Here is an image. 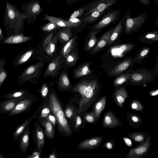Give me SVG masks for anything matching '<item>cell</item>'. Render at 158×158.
Here are the masks:
<instances>
[{
    "instance_id": "obj_1",
    "label": "cell",
    "mask_w": 158,
    "mask_h": 158,
    "mask_svg": "<svg viewBox=\"0 0 158 158\" xmlns=\"http://www.w3.org/2000/svg\"><path fill=\"white\" fill-rule=\"evenodd\" d=\"M98 88L96 80H83L74 85L73 91L78 93L81 96L77 114L85 111L90 106L95 99Z\"/></svg>"
},
{
    "instance_id": "obj_2",
    "label": "cell",
    "mask_w": 158,
    "mask_h": 158,
    "mask_svg": "<svg viewBox=\"0 0 158 158\" xmlns=\"http://www.w3.org/2000/svg\"><path fill=\"white\" fill-rule=\"evenodd\" d=\"M56 120L58 129L61 134L66 137L72 136L73 132L67 119L60 102L55 93L50 94L48 103Z\"/></svg>"
},
{
    "instance_id": "obj_3",
    "label": "cell",
    "mask_w": 158,
    "mask_h": 158,
    "mask_svg": "<svg viewBox=\"0 0 158 158\" xmlns=\"http://www.w3.org/2000/svg\"><path fill=\"white\" fill-rule=\"evenodd\" d=\"M6 14L4 22L5 24L8 25L10 24V27H14L15 22L16 29L19 30L22 27L24 19H31L30 17L22 14L9 2H6Z\"/></svg>"
},
{
    "instance_id": "obj_4",
    "label": "cell",
    "mask_w": 158,
    "mask_h": 158,
    "mask_svg": "<svg viewBox=\"0 0 158 158\" xmlns=\"http://www.w3.org/2000/svg\"><path fill=\"white\" fill-rule=\"evenodd\" d=\"M131 9L129 8L125 14V34H130L137 31L146 21L148 17L146 12L142 13L136 17H131Z\"/></svg>"
},
{
    "instance_id": "obj_5",
    "label": "cell",
    "mask_w": 158,
    "mask_h": 158,
    "mask_svg": "<svg viewBox=\"0 0 158 158\" xmlns=\"http://www.w3.org/2000/svg\"><path fill=\"white\" fill-rule=\"evenodd\" d=\"M45 62L41 60L35 64L30 65L27 67L18 79L17 82L23 84L27 82L32 83L38 78Z\"/></svg>"
},
{
    "instance_id": "obj_6",
    "label": "cell",
    "mask_w": 158,
    "mask_h": 158,
    "mask_svg": "<svg viewBox=\"0 0 158 158\" xmlns=\"http://www.w3.org/2000/svg\"><path fill=\"white\" fill-rule=\"evenodd\" d=\"M120 14L121 12L119 10H110L95 24L86 27L91 30L102 29L110 24H114L117 22L120 18Z\"/></svg>"
},
{
    "instance_id": "obj_7",
    "label": "cell",
    "mask_w": 158,
    "mask_h": 158,
    "mask_svg": "<svg viewBox=\"0 0 158 158\" xmlns=\"http://www.w3.org/2000/svg\"><path fill=\"white\" fill-rule=\"evenodd\" d=\"M35 101V98L30 93L19 101L14 108L8 113V116H13L27 112Z\"/></svg>"
},
{
    "instance_id": "obj_8",
    "label": "cell",
    "mask_w": 158,
    "mask_h": 158,
    "mask_svg": "<svg viewBox=\"0 0 158 158\" xmlns=\"http://www.w3.org/2000/svg\"><path fill=\"white\" fill-rule=\"evenodd\" d=\"M151 136L148 135L144 142L131 148L126 155L127 158H139L144 156L148 151L151 145Z\"/></svg>"
},
{
    "instance_id": "obj_9",
    "label": "cell",
    "mask_w": 158,
    "mask_h": 158,
    "mask_svg": "<svg viewBox=\"0 0 158 158\" xmlns=\"http://www.w3.org/2000/svg\"><path fill=\"white\" fill-rule=\"evenodd\" d=\"M117 0H95L89 3L88 8L84 13L85 16L94 11L101 12L108 7L115 3Z\"/></svg>"
},
{
    "instance_id": "obj_10",
    "label": "cell",
    "mask_w": 158,
    "mask_h": 158,
    "mask_svg": "<svg viewBox=\"0 0 158 158\" xmlns=\"http://www.w3.org/2000/svg\"><path fill=\"white\" fill-rule=\"evenodd\" d=\"M63 59L60 55H59L53 59L48 63L44 72V76L45 78L50 76L52 77L57 75L61 68Z\"/></svg>"
},
{
    "instance_id": "obj_11",
    "label": "cell",
    "mask_w": 158,
    "mask_h": 158,
    "mask_svg": "<svg viewBox=\"0 0 158 158\" xmlns=\"http://www.w3.org/2000/svg\"><path fill=\"white\" fill-rule=\"evenodd\" d=\"M24 8L25 15L30 17L33 21L43 10L38 0H32L27 3Z\"/></svg>"
},
{
    "instance_id": "obj_12",
    "label": "cell",
    "mask_w": 158,
    "mask_h": 158,
    "mask_svg": "<svg viewBox=\"0 0 158 158\" xmlns=\"http://www.w3.org/2000/svg\"><path fill=\"white\" fill-rule=\"evenodd\" d=\"M33 132V140L36 145V150L41 155L44 143V134L36 121H35V129Z\"/></svg>"
},
{
    "instance_id": "obj_13",
    "label": "cell",
    "mask_w": 158,
    "mask_h": 158,
    "mask_svg": "<svg viewBox=\"0 0 158 158\" xmlns=\"http://www.w3.org/2000/svg\"><path fill=\"white\" fill-rule=\"evenodd\" d=\"M123 124L111 110H108L103 116L102 125L104 128H114L120 126Z\"/></svg>"
},
{
    "instance_id": "obj_14",
    "label": "cell",
    "mask_w": 158,
    "mask_h": 158,
    "mask_svg": "<svg viewBox=\"0 0 158 158\" xmlns=\"http://www.w3.org/2000/svg\"><path fill=\"white\" fill-rule=\"evenodd\" d=\"M116 27L114 25L103 34L89 54L94 55L101 51L107 44L111 34Z\"/></svg>"
},
{
    "instance_id": "obj_15",
    "label": "cell",
    "mask_w": 158,
    "mask_h": 158,
    "mask_svg": "<svg viewBox=\"0 0 158 158\" xmlns=\"http://www.w3.org/2000/svg\"><path fill=\"white\" fill-rule=\"evenodd\" d=\"M103 140V138L101 136L85 139L78 143L77 148L79 150L90 149L95 148L100 146Z\"/></svg>"
},
{
    "instance_id": "obj_16",
    "label": "cell",
    "mask_w": 158,
    "mask_h": 158,
    "mask_svg": "<svg viewBox=\"0 0 158 158\" xmlns=\"http://www.w3.org/2000/svg\"><path fill=\"white\" fill-rule=\"evenodd\" d=\"M40 19L49 21L55 23L60 27H75L76 28H77L80 26L81 25L86 26L84 23L83 21L82 23H72L60 18L49 15L48 14L45 15L44 16V18Z\"/></svg>"
},
{
    "instance_id": "obj_17",
    "label": "cell",
    "mask_w": 158,
    "mask_h": 158,
    "mask_svg": "<svg viewBox=\"0 0 158 158\" xmlns=\"http://www.w3.org/2000/svg\"><path fill=\"white\" fill-rule=\"evenodd\" d=\"M34 52L35 50L33 49H29L23 51L14 58V66L17 67L27 63L32 57Z\"/></svg>"
},
{
    "instance_id": "obj_18",
    "label": "cell",
    "mask_w": 158,
    "mask_h": 158,
    "mask_svg": "<svg viewBox=\"0 0 158 158\" xmlns=\"http://www.w3.org/2000/svg\"><path fill=\"white\" fill-rule=\"evenodd\" d=\"M25 97L11 99H6V100L0 102V113L6 114L9 113L14 108L19 101Z\"/></svg>"
},
{
    "instance_id": "obj_19",
    "label": "cell",
    "mask_w": 158,
    "mask_h": 158,
    "mask_svg": "<svg viewBox=\"0 0 158 158\" xmlns=\"http://www.w3.org/2000/svg\"><path fill=\"white\" fill-rule=\"evenodd\" d=\"M152 78L151 75L143 71H139L132 73L131 77V82L139 84L149 82Z\"/></svg>"
},
{
    "instance_id": "obj_20",
    "label": "cell",
    "mask_w": 158,
    "mask_h": 158,
    "mask_svg": "<svg viewBox=\"0 0 158 158\" xmlns=\"http://www.w3.org/2000/svg\"><path fill=\"white\" fill-rule=\"evenodd\" d=\"M111 8L112 7L110 6L101 12L97 11H94L87 15L83 16L81 18V19L83 22L86 25L93 24L96 22Z\"/></svg>"
},
{
    "instance_id": "obj_21",
    "label": "cell",
    "mask_w": 158,
    "mask_h": 158,
    "mask_svg": "<svg viewBox=\"0 0 158 158\" xmlns=\"http://www.w3.org/2000/svg\"><path fill=\"white\" fill-rule=\"evenodd\" d=\"M32 117L29 116L20 125L17 127L12 134V138L15 141L19 140L26 129L29 126Z\"/></svg>"
},
{
    "instance_id": "obj_22",
    "label": "cell",
    "mask_w": 158,
    "mask_h": 158,
    "mask_svg": "<svg viewBox=\"0 0 158 158\" xmlns=\"http://www.w3.org/2000/svg\"><path fill=\"white\" fill-rule=\"evenodd\" d=\"M125 19L126 15L125 14L123 18L119 21L113 30L108 41L107 46L112 44L123 31L125 28Z\"/></svg>"
},
{
    "instance_id": "obj_23",
    "label": "cell",
    "mask_w": 158,
    "mask_h": 158,
    "mask_svg": "<svg viewBox=\"0 0 158 158\" xmlns=\"http://www.w3.org/2000/svg\"><path fill=\"white\" fill-rule=\"evenodd\" d=\"M31 39L29 37L24 35L23 34H18L9 36L3 40L1 41L0 44H16L23 43Z\"/></svg>"
},
{
    "instance_id": "obj_24",
    "label": "cell",
    "mask_w": 158,
    "mask_h": 158,
    "mask_svg": "<svg viewBox=\"0 0 158 158\" xmlns=\"http://www.w3.org/2000/svg\"><path fill=\"white\" fill-rule=\"evenodd\" d=\"M90 63L88 62L83 63L79 65L74 71V77L78 79L90 73L92 71L90 69Z\"/></svg>"
},
{
    "instance_id": "obj_25",
    "label": "cell",
    "mask_w": 158,
    "mask_h": 158,
    "mask_svg": "<svg viewBox=\"0 0 158 158\" xmlns=\"http://www.w3.org/2000/svg\"><path fill=\"white\" fill-rule=\"evenodd\" d=\"M30 135V128L29 126L19 139V146L23 154L25 153L29 146Z\"/></svg>"
},
{
    "instance_id": "obj_26",
    "label": "cell",
    "mask_w": 158,
    "mask_h": 158,
    "mask_svg": "<svg viewBox=\"0 0 158 158\" xmlns=\"http://www.w3.org/2000/svg\"><path fill=\"white\" fill-rule=\"evenodd\" d=\"M102 29L97 30H91L87 36V41L85 46V51H90L96 44L98 40L96 35L99 33Z\"/></svg>"
},
{
    "instance_id": "obj_27",
    "label": "cell",
    "mask_w": 158,
    "mask_h": 158,
    "mask_svg": "<svg viewBox=\"0 0 158 158\" xmlns=\"http://www.w3.org/2000/svg\"><path fill=\"white\" fill-rule=\"evenodd\" d=\"M128 97V93L125 88L121 87L119 88L117 90L114 94L116 103L118 106L123 108V104Z\"/></svg>"
},
{
    "instance_id": "obj_28",
    "label": "cell",
    "mask_w": 158,
    "mask_h": 158,
    "mask_svg": "<svg viewBox=\"0 0 158 158\" xmlns=\"http://www.w3.org/2000/svg\"><path fill=\"white\" fill-rule=\"evenodd\" d=\"M132 61L131 59L129 58L119 64L111 70L110 75L111 76H114L122 73L131 65Z\"/></svg>"
},
{
    "instance_id": "obj_29",
    "label": "cell",
    "mask_w": 158,
    "mask_h": 158,
    "mask_svg": "<svg viewBox=\"0 0 158 158\" xmlns=\"http://www.w3.org/2000/svg\"><path fill=\"white\" fill-rule=\"evenodd\" d=\"M77 39V36H75L64 45L60 52V55L62 57L66 58L73 51L75 46Z\"/></svg>"
},
{
    "instance_id": "obj_30",
    "label": "cell",
    "mask_w": 158,
    "mask_h": 158,
    "mask_svg": "<svg viewBox=\"0 0 158 158\" xmlns=\"http://www.w3.org/2000/svg\"><path fill=\"white\" fill-rule=\"evenodd\" d=\"M140 41L151 44L158 40V31L153 30L142 34L140 36Z\"/></svg>"
},
{
    "instance_id": "obj_31",
    "label": "cell",
    "mask_w": 158,
    "mask_h": 158,
    "mask_svg": "<svg viewBox=\"0 0 158 158\" xmlns=\"http://www.w3.org/2000/svg\"><path fill=\"white\" fill-rule=\"evenodd\" d=\"M40 122L44 128V133L47 138L50 139H53L55 136L54 130L51 122L46 118L42 120Z\"/></svg>"
},
{
    "instance_id": "obj_32",
    "label": "cell",
    "mask_w": 158,
    "mask_h": 158,
    "mask_svg": "<svg viewBox=\"0 0 158 158\" xmlns=\"http://www.w3.org/2000/svg\"><path fill=\"white\" fill-rule=\"evenodd\" d=\"M72 27H63L56 35L58 39L62 43L68 41L71 38L72 33Z\"/></svg>"
},
{
    "instance_id": "obj_33",
    "label": "cell",
    "mask_w": 158,
    "mask_h": 158,
    "mask_svg": "<svg viewBox=\"0 0 158 158\" xmlns=\"http://www.w3.org/2000/svg\"><path fill=\"white\" fill-rule=\"evenodd\" d=\"M127 117L129 125L134 128L138 129L143 122L141 118L136 114L127 113Z\"/></svg>"
},
{
    "instance_id": "obj_34",
    "label": "cell",
    "mask_w": 158,
    "mask_h": 158,
    "mask_svg": "<svg viewBox=\"0 0 158 158\" xmlns=\"http://www.w3.org/2000/svg\"><path fill=\"white\" fill-rule=\"evenodd\" d=\"M106 99V96L103 97L96 102L94 105V111L98 120L99 118L101 113L105 108Z\"/></svg>"
},
{
    "instance_id": "obj_35",
    "label": "cell",
    "mask_w": 158,
    "mask_h": 158,
    "mask_svg": "<svg viewBox=\"0 0 158 158\" xmlns=\"http://www.w3.org/2000/svg\"><path fill=\"white\" fill-rule=\"evenodd\" d=\"M29 93L26 89L15 90L6 94L3 96V98L6 99H11L24 97Z\"/></svg>"
},
{
    "instance_id": "obj_36",
    "label": "cell",
    "mask_w": 158,
    "mask_h": 158,
    "mask_svg": "<svg viewBox=\"0 0 158 158\" xmlns=\"http://www.w3.org/2000/svg\"><path fill=\"white\" fill-rule=\"evenodd\" d=\"M135 45V44H126L119 46L116 48H113V51H112L114 55L118 56L126 53L131 50Z\"/></svg>"
},
{
    "instance_id": "obj_37",
    "label": "cell",
    "mask_w": 158,
    "mask_h": 158,
    "mask_svg": "<svg viewBox=\"0 0 158 158\" xmlns=\"http://www.w3.org/2000/svg\"><path fill=\"white\" fill-rule=\"evenodd\" d=\"M58 85L62 89H67L70 87L71 82L67 74L65 73H62L60 76Z\"/></svg>"
},
{
    "instance_id": "obj_38",
    "label": "cell",
    "mask_w": 158,
    "mask_h": 158,
    "mask_svg": "<svg viewBox=\"0 0 158 158\" xmlns=\"http://www.w3.org/2000/svg\"><path fill=\"white\" fill-rule=\"evenodd\" d=\"M148 134L142 132H135L128 134L127 137L135 142L142 143L145 140Z\"/></svg>"
},
{
    "instance_id": "obj_39",
    "label": "cell",
    "mask_w": 158,
    "mask_h": 158,
    "mask_svg": "<svg viewBox=\"0 0 158 158\" xmlns=\"http://www.w3.org/2000/svg\"><path fill=\"white\" fill-rule=\"evenodd\" d=\"M58 40L56 35L52 37L51 41L45 49L44 51L49 56H52L54 53Z\"/></svg>"
},
{
    "instance_id": "obj_40",
    "label": "cell",
    "mask_w": 158,
    "mask_h": 158,
    "mask_svg": "<svg viewBox=\"0 0 158 158\" xmlns=\"http://www.w3.org/2000/svg\"><path fill=\"white\" fill-rule=\"evenodd\" d=\"M6 61L4 58H0V89L6 78L8 76V74L4 69Z\"/></svg>"
},
{
    "instance_id": "obj_41",
    "label": "cell",
    "mask_w": 158,
    "mask_h": 158,
    "mask_svg": "<svg viewBox=\"0 0 158 158\" xmlns=\"http://www.w3.org/2000/svg\"><path fill=\"white\" fill-rule=\"evenodd\" d=\"M78 59V53L75 50L72 51L65 58V63L68 66L71 67L75 64Z\"/></svg>"
},
{
    "instance_id": "obj_42",
    "label": "cell",
    "mask_w": 158,
    "mask_h": 158,
    "mask_svg": "<svg viewBox=\"0 0 158 158\" xmlns=\"http://www.w3.org/2000/svg\"><path fill=\"white\" fill-rule=\"evenodd\" d=\"M73 121L74 125V131L77 132L83 127V119L79 114H77L72 120Z\"/></svg>"
},
{
    "instance_id": "obj_43",
    "label": "cell",
    "mask_w": 158,
    "mask_h": 158,
    "mask_svg": "<svg viewBox=\"0 0 158 158\" xmlns=\"http://www.w3.org/2000/svg\"><path fill=\"white\" fill-rule=\"evenodd\" d=\"M89 3L73 11L69 17V19L78 18L83 15L89 8Z\"/></svg>"
},
{
    "instance_id": "obj_44",
    "label": "cell",
    "mask_w": 158,
    "mask_h": 158,
    "mask_svg": "<svg viewBox=\"0 0 158 158\" xmlns=\"http://www.w3.org/2000/svg\"><path fill=\"white\" fill-rule=\"evenodd\" d=\"M132 73H127L123 74L115 79L114 82V85L115 86H119L125 82L130 80Z\"/></svg>"
},
{
    "instance_id": "obj_45",
    "label": "cell",
    "mask_w": 158,
    "mask_h": 158,
    "mask_svg": "<svg viewBox=\"0 0 158 158\" xmlns=\"http://www.w3.org/2000/svg\"><path fill=\"white\" fill-rule=\"evenodd\" d=\"M77 109L74 106L70 105H68L64 111L66 117L69 119L72 120L77 114L76 112Z\"/></svg>"
},
{
    "instance_id": "obj_46",
    "label": "cell",
    "mask_w": 158,
    "mask_h": 158,
    "mask_svg": "<svg viewBox=\"0 0 158 158\" xmlns=\"http://www.w3.org/2000/svg\"><path fill=\"white\" fill-rule=\"evenodd\" d=\"M52 113L51 110L48 104L43 107L39 117V120L40 121L44 119L50 114Z\"/></svg>"
},
{
    "instance_id": "obj_47",
    "label": "cell",
    "mask_w": 158,
    "mask_h": 158,
    "mask_svg": "<svg viewBox=\"0 0 158 158\" xmlns=\"http://www.w3.org/2000/svg\"><path fill=\"white\" fill-rule=\"evenodd\" d=\"M84 119L86 122L92 124L95 123L98 120L94 110L90 113L85 114L84 115Z\"/></svg>"
},
{
    "instance_id": "obj_48",
    "label": "cell",
    "mask_w": 158,
    "mask_h": 158,
    "mask_svg": "<svg viewBox=\"0 0 158 158\" xmlns=\"http://www.w3.org/2000/svg\"><path fill=\"white\" fill-rule=\"evenodd\" d=\"M60 27L55 23L50 22L43 26L41 28V29L43 31L51 32Z\"/></svg>"
},
{
    "instance_id": "obj_49",
    "label": "cell",
    "mask_w": 158,
    "mask_h": 158,
    "mask_svg": "<svg viewBox=\"0 0 158 158\" xmlns=\"http://www.w3.org/2000/svg\"><path fill=\"white\" fill-rule=\"evenodd\" d=\"M131 107L133 110L139 111H142L144 109L143 105L137 99L132 101L131 103Z\"/></svg>"
},
{
    "instance_id": "obj_50",
    "label": "cell",
    "mask_w": 158,
    "mask_h": 158,
    "mask_svg": "<svg viewBox=\"0 0 158 158\" xmlns=\"http://www.w3.org/2000/svg\"><path fill=\"white\" fill-rule=\"evenodd\" d=\"M150 48L145 47L142 48L139 52L137 57V60L139 61L145 58L149 52Z\"/></svg>"
},
{
    "instance_id": "obj_51",
    "label": "cell",
    "mask_w": 158,
    "mask_h": 158,
    "mask_svg": "<svg viewBox=\"0 0 158 158\" xmlns=\"http://www.w3.org/2000/svg\"><path fill=\"white\" fill-rule=\"evenodd\" d=\"M53 34L54 32L51 33L46 37L44 40L42 45V47L44 51L46 48L51 41L53 37Z\"/></svg>"
},
{
    "instance_id": "obj_52",
    "label": "cell",
    "mask_w": 158,
    "mask_h": 158,
    "mask_svg": "<svg viewBox=\"0 0 158 158\" xmlns=\"http://www.w3.org/2000/svg\"><path fill=\"white\" fill-rule=\"evenodd\" d=\"M115 144L114 141L112 140H108L104 143L102 148L108 149H112Z\"/></svg>"
},
{
    "instance_id": "obj_53",
    "label": "cell",
    "mask_w": 158,
    "mask_h": 158,
    "mask_svg": "<svg viewBox=\"0 0 158 158\" xmlns=\"http://www.w3.org/2000/svg\"><path fill=\"white\" fill-rule=\"evenodd\" d=\"M48 88L46 83L43 84L41 90V94L43 98H45L48 93Z\"/></svg>"
},
{
    "instance_id": "obj_54",
    "label": "cell",
    "mask_w": 158,
    "mask_h": 158,
    "mask_svg": "<svg viewBox=\"0 0 158 158\" xmlns=\"http://www.w3.org/2000/svg\"><path fill=\"white\" fill-rule=\"evenodd\" d=\"M45 118L49 120L54 127L55 126L56 124V120L52 113L48 115Z\"/></svg>"
},
{
    "instance_id": "obj_55",
    "label": "cell",
    "mask_w": 158,
    "mask_h": 158,
    "mask_svg": "<svg viewBox=\"0 0 158 158\" xmlns=\"http://www.w3.org/2000/svg\"><path fill=\"white\" fill-rule=\"evenodd\" d=\"M123 139L125 144L130 147H131L132 146V143L131 139L126 137H123Z\"/></svg>"
},
{
    "instance_id": "obj_56",
    "label": "cell",
    "mask_w": 158,
    "mask_h": 158,
    "mask_svg": "<svg viewBox=\"0 0 158 158\" xmlns=\"http://www.w3.org/2000/svg\"><path fill=\"white\" fill-rule=\"evenodd\" d=\"M41 155L38 151H35L32 154L29 156L28 158H40Z\"/></svg>"
},
{
    "instance_id": "obj_57",
    "label": "cell",
    "mask_w": 158,
    "mask_h": 158,
    "mask_svg": "<svg viewBox=\"0 0 158 158\" xmlns=\"http://www.w3.org/2000/svg\"><path fill=\"white\" fill-rule=\"evenodd\" d=\"M52 149V153L50 155H49V158H57V154L56 151L54 148H53Z\"/></svg>"
},
{
    "instance_id": "obj_58",
    "label": "cell",
    "mask_w": 158,
    "mask_h": 158,
    "mask_svg": "<svg viewBox=\"0 0 158 158\" xmlns=\"http://www.w3.org/2000/svg\"><path fill=\"white\" fill-rule=\"evenodd\" d=\"M82 0H66V3L68 5H71L75 3L79 2Z\"/></svg>"
},
{
    "instance_id": "obj_59",
    "label": "cell",
    "mask_w": 158,
    "mask_h": 158,
    "mask_svg": "<svg viewBox=\"0 0 158 158\" xmlns=\"http://www.w3.org/2000/svg\"><path fill=\"white\" fill-rule=\"evenodd\" d=\"M149 94L151 96H155L157 95L158 94V89H156L152 90L150 92Z\"/></svg>"
},
{
    "instance_id": "obj_60",
    "label": "cell",
    "mask_w": 158,
    "mask_h": 158,
    "mask_svg": "<svg viewBox=\"0 0 158 158\" xmlns=\"http://www.w3.org/2000/svg\"><path fill=\"white\" fill-rule=\"evenodd\" d=\"M141 3L143 4L149 6L150 5V2L149 0H138Z\"/></svg>"
},
{
    "instance_id": "obj_61",
    "label": "cell",
    "mask_w": 158,
    "mask_h": 158,
    "mask_svg": "<svg viewBox=\"0 0 158 158\" xmlns=\"http://www.w3.org/2000/svg\"><path fill=\"white\" fill-rule=\"evenodd\" d=\"M5 38L4 37L2 31L0 27V41H3L5 40Z\"/></svg>"
},
{
    "instance_id": "obj_62",
    "label": "cell",
    "mask_w": 158,
    "mask_h": 158,
    "mask_svg": "<svg viewBox=\"0 0 158 158\" xmlns=\"http://www.w3.org/2000/svg\"><path fill=\"white\" fill-rule=\"evenodd\" d=\"M4 157L3 153H0V158H3Z\"/></svg>"
},
{
    "instance_id": "obj_63",
    "label": "cell",
    "mask_w": 158,
    "mask_h": 158,
    "mask_svg": "<svg viewBox=\"0 0 158 158\" xmlns=\"http://www.w3.org/2000/svg\"><path fill=\"white\" fill-rule=\"evenodd\" d=\"M155 2L157 4H158V0H154Z\"/></svg>"
},
{
    "instance_id": "obj_64",
    "label": "cell",
    "mask_w": 158,
    "mask_h": 158,
    "mask_svg": "<svg viewBox=\"0 0 158 158\" xmlns=\"http://www.w3.org/2000/svg\"><path fill=\"white\" fill-rule=\"evenodd\" d=\"M46 1H48V2H49L53 0H45Z\"/></svg>"
}]
</instances>
